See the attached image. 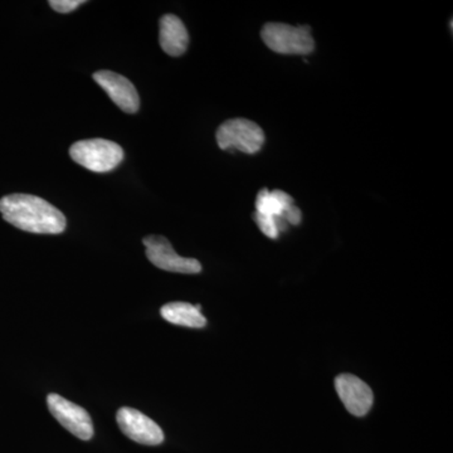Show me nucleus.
<instances>
[{
  "mask_svg": "<svg viewBox=\"0 0 453 453\" xmlns=\"http://www.w3.org/2000/svg\"><path fill=\"white\" fill-rule=\"evenodd\" d=\"M217 142L222 150L235 149L247 154L261 150L265 133L259 125L247 119H231L223 122L216 134Z\"/></svg>",
  "mask_w": 453,
  "mask_h": 453,
  "instance_id": "4",
  "label": "nucleus"
},
{
  "mask_svg": "<svg viewBox=\"0 0 453 453\" xmlns=\"http://www.w3.org/2000/svg\"><path fill=\"white\" fill-rule=\"evenodd\" d=\"M253 219H255L256 225L258 226L262 234L266 235V237L271 238V240H277V238H279L280 231L279 226H277V219L264 216V214H259L257 211H255V213H253Z\"/></svg>",
  "mask_w": 453,
  "mask_h": 453,
  "instance_id": "13",
  "label": "nucleus"
},
{
  "mask_svg": "<svg viewBox=\"0 0 453 453\" xmlns=\"http://www.w3.org/2000/svg\"><path fill=\"white\" fill-rule=\"evenodd\" d=\"M160 315L164 320L179 326L201 329L207 325V319L203 316L195 305L188 303H170L160 309Z\"/></svg>",
  "mask_w": 453,
  "mask_h": 453,
  "instance_id": "11",
  "label": "nucleus"
},
{
  "mask_svg": "<svg viewBox=\"0 0 453 453\" xmlns=\"http://www.w3.org/2000/svg\"><path fill=\"white\" fill-rule=\"evenodd\" d=\"M83 0H50V8L61 14H67L83 4Z\"/></svg>",
  "mask_w": 453,
  "mask_h": 453,
  "instance_id": "14",
  "label": "nucleus"
},
{
  "mask_svg": "<svg viewBox=\"0 0 453 453\" xmlns=\"http://www.w3.org/2000/svg\"><path fill=\"white\" fill-rule=\"evenodd\" d=\"M294 198L282 190L262 189L256 196V211L264 216L273 217V219H281L283 213L291 205H294ZM283 220V219H282Z\"/></svg>",
  "mask_w": 453,
  "mask_h": 453,
  "instance_id": "12",
  "label": "nucleus"
},
{
  "mask_svg": "<svg viewBox=\"0 0 453 453\" xmlns=\"http://www.w3.org/2000/svg\"><path fill=\"white\" fill-rule=\"evenodd\" d=\"M94 80L109 95L112 103L127 113H136L140 107V98L135 86L121 74L111 71H98Z\"/></svg>",
  "mask_w": 453,
  "mask_h": 453,
  "instance_id": "9",
  "label": "nucleus"
},
{
  "mask_svg": "<svg viewBox=\"0 0 453 453\" xmlns=\"http://www.w3.org/2000/svg\"><path fill=\"white\" fill-rule=\"evenodd\" d=\"M261 37L268 49L280 55L306 56L315 50L314 38L309 26L267 23L262 28Z\"/></svg>",
  "mask_w": 453,
  "mask_h": 453,
  "instance_id": "2",
  "label": "nucleus"
},
{
  "mask_svg": "<svg viewBox=\"0 0 453 453\" xmlns=\"http://www.w3.org/2000/svg\"><path fill=\"white\" fill-rule=\"evenodd\" d=\"M122 434L140 445L157 446L164 441L163 429L157 422L134 408L122 407L116 413Z\"/></svg>",
  "mask_w": 453,
  "mask_h": 453,
  "instance_id": "7",
  "label": "nucleus"
},
{
  "mask_svg": "<svg viewBox=\"0 0 453 453\" xmlns=\"http://www.w3.org/2000/svg\"><path fill=\"white\" fill-rule=\"evenodd\" d=\"M73 162L95 173L111 172L124 160L120 145L106 139H88L74 142L70 149Z\"/></svg>",
  "mask_w": 453,
  "mask_h": 453,
  "instance_id": "3",
  "label": "nucleus"
},
{
  "mask_svg": "<svg viewBox=\"0 0 453 453\" xmlns=\"http://www.w3.org/2000/svg\"><path fill=\"white\" fill-rule=\"evenodd\" d=\"M160 47L166 55L183 56L189 44V35L184 23L174 14L163 16L159 23Z\"/></svg>",
  "mask_w": 453,
  "mask_h": 453,
  "instance_id": "10",
  "label": "nucleus"
},
{
  "mask_svg": "<svg viewBox=\"0 0 453 453\" xmlns=\"http://www.w3.org/2000/svg\"><path fill=\"white\" fill-rule=\"evenodd\" d=\"M47 404L50 414L73 436L83 441L94 436V423L88 411L56 393L47 396Z\"/></svg>",
  "mask_w": 453,
  "mask_h": 453,
  "instance_id": "6",
  "label": "nucleus"
},
{
  "mask_svg": "<svg viewBox=\"0 0 453 453\" xmlns=\"http://www.w3.org/2000/svg\"><path fill=\"white\" fill-rule=\"evenodd\" d=\"M142 243L146 247V257L160 270L188 275H195L202 271L198 259L179 256L163 235H148L142 240Z\"/></svg>",
  "mask_w": 453,
  "mask_h": 453,
  "instance_id": "5",
  "label": "nucleus"
},
{
  "mask_svg": "<svg viewBox=\"0 0 453 453\" xmlns=\"http://www.w3.org/2000/svg\"><path fill=\"white\" fill-rule=\"evenodd\" d=\"M3 219L22 231L37 234H59L65 232V217L61 211L40 196L11 195L0 199Z\"/></svg>",
  "mask_w": 453,
  "mask_h": 453,
  "instance_id": "1",
  "label": "nucleus"
},
{
  "mask_svg": "<svg viewBox=\"0 0 453 453\" xmlns=\"http://www.w3.org/2000/svg\"><path fill=\"white\" fill-rule=\"evenodd\" d=\"M336 393L349 413L365 417L371 411L374 395L371 387L353 374H340L335 380Z\"/></svg>",
  "mask_w": 453,
  "mask_h": 453,
  "instance_id": "8",
  "label": "nucleus"
}]
</instances>
